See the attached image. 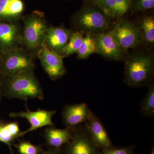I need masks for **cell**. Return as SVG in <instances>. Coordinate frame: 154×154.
I'll use <instances>...</instances> for the list:
<instances>
[{
  "mask_svg": "<svg viewBox=\"0 0 154 154\" xmlns=\"http://www.w3.org/2000/svg\"><path fill=\"white\" fill-rule=\"evenodd\" d=\"M154 69L152 54L143 52L134 53L125 61L124 82L133 88L148 86L152 82Z\"/></svg>",
  "mask_w": 154,
  "mask_h": 154,
  "instance_id": "obj_1",
  "label": "cell"
},
{
  "mask_svg": "<svg viewBox=\"0 0 154 154\" xmlns=\"http://www.w3.org/2000/svg\"><path fill=\"white\" fill-rule=\"evenodd\" d=\"M5 94L9 99L43 100L44 94L33 69L6 78Z\"/></svg>",
  "mask_w": 154,
  "mask_h": 154,
  "instance_id": "obj_2",
  "label": "cell"
},
{
  "mask_svg": "<svg viewBox=\"0 0 154 154\" xmlns=\"http://www.w3.org/2000/svg\"><path fill=\"white\" fill-rule=\"evenodd\" d=\"M72 22L77 31L96 35L107 31L111 19L97 6L85 5L73 15Z\"/></svg>",
  "mask_w": 154,
  "mask_h": 154,
  "instance_id": "obj_3",
  "label": "cell"
},
{
  "mask_svg": "<svg viewBox=\"0 0 154 154\" xmlns=\"http://www.w3.org/2000/svg\"><path fill=\"white\" fill-rule=\"evenodd\" d=\"M22 19V44L28 50L38 51L44 45L49 28L44 13L35 11Z\"/></svg>",
  "mask_w": 154,
  "mask_h": 154,
  "instance_id": "obj_4",
  "label": "cell"
},
{
  "mask_svg": "<svg viewBox=\"0 0 154 154\" xmlns=\"http://www.w3.org/2000/svg\"><path fill=\"white\" fill-rule=\"evenodd\" d=\"M33 67L32 55L22 48H15L2 53L0 74L3 76H14Z\"/></svg>",
  "mask_w": 154,
  "mask_h": 154,
  "instance_id": "obj_5",
  "label": "cell"
},
{
  "mask_svg": "<svg viewBox=\"0 0 154 154\" xmlns=\"http://www.w3.org/2000/svg\"><path fill=\"white\" fill-rule=\"evenodd\" d=\"M85 123L75 128L71 139L60 148V154H101Z\"/></svg>",
  "mask_w": 154,
  "mask_h": 154,
  "instance_id": "obj_6",
  "label": "cell"
},
{
  "mask_svg": "<svg viewBox=\"0 0 154 154\" xmlns=\"http://www.w3.org/2000/svg\"><path fill=\"white\" fill-rule=\"evenodd\" d=\"M112 30L125 54L129 50L136 48L141 44L140 35L136 26L128 20L122 18L119 19Z\"/></svg>",
  "mask_w": 154,
  "mask_h": 154,
  "instance_id": "obj_7",
  "label": "cell"
},
{
  "mask_svg": "<svg viewBox=\"0 0 154 154\" xmlns=\"http://www.w3.org/2000/svg\"><path fill=\"white\" fill-rule=\"evenodd\" d=\"M37 55L45 71L51 79L55 81L62 78L66 73L62 56L43 45Z\"/></svg>",
  "mask_w": 154,
  "mask_h": 154,
  "instance_id": "obj_8",
  "label": "cell"
},
{
  "mask_svg": "<svg viewBox=\"0 0 154 154\" xmlns=\"http://www.w3.org/2000/svg\"><path fill=\"white\" fill-rule=\"evenodd\" d=\"M55 110H48L38 109L31 111L28 108L26 111L19 112H11L10 116L11 118H22L27 119L30 124V127L25 131H21L20 136L22 137L26 134L46 126H54L52 117L55 113Z\"/></svg>",
  "mask_w": 154,
  "mask_h": 154,
  "instance_id": "obj_9",
  "label": "cell"
},
{
  "mask_svg": "<svg viewBox=\"0 0 154 154\" xmlns=\"http://www.w3.org/2000/svg\"><path fill=\"white\" fill-rule=\"evenodd\" d=\"M92 35L96 42V53L112 60H120L124 59V53L119 47L113 30Z\"/></svg>",
  "mask_w": 154,
  "mask_h": 154,
  "instance_id": "obj_10",
  "label": "cell"
},
{
  "mask_svg": "<svg viewBox=\"0 0 154 154\" xmlns=\"http://www.w3.org/2000/svg\"><path fill=\"white\" fill-rule=\"evenodd\" d=\"M22 44V28L16 22L0 20V51L6 52Z\"/></svg>",
  "mask_w": 154,
  "mask_h": 154,
  "instance_id": "obj_11",
  "label": "cell"
},
{
  "mask_svg": "<svg viewBox=\"0 0 154 154\" xmlns=\"http://www.w3.org/2000/svg\"><path fill=\"white\" fill-rule=\"evenodd\" d=\"M92 112L87 104L84 102L66 105L62 114L63 124L66 128L75 129L79 125L84 123Z\"/></svg>",
  "mask_w": 154,
  "mask_h": 154,
  "instance_id": "obj_12",
  "label": "cell"
},
{
  "mask_svg": "<svg viewBox=\"0 0 154 154\" xmlns=\"http://www.w3.org/2000/svg\"><path fill=\"white\" fill-rule=\"evenodd\" d=\"M94 142L100 149H110L114 146L101 120L93 112L85 122Z\"/></svg>",
  "mask_w": 154,
  "mask_h": 154,
  "instance_id": "obj_13",
  "label": "cell"
},
{
  "mask_svg": "<svg viewBox=\"0 0 154 154\" xmlns=\"http://www.w3.org/2000/svg\"><path fill=\"white\" fill-rule=\"evenodd\" d=\"M72 32L63 26H52L47 30L44 45L53 51L61 54Z\"/></svg>",
  "mask_w": 154,
  "mask_h": 154,
  "instance_id": "obj_14",
  "label": "cell"
},
{
  "mask_svg": "<svg viewBox=\"0 0 154 154\" xmlns=\"http://www.w3.org/2000/svg\"><path fill=\"white\" fill-rule=\"evenodd\" d=\"M132 0H96L92 3L110 19H119L128 12Z\"/></svg>",
  "mask_w": 154,
  "mask_h": 154,
  "instance_id": "obj_15",
  "label": "cell"
},
{
  "mask_svg": "<svg viewBox=\"0 0 154 154\" xmlns=\"http://www.w3.org/2000/svg\"><path fill=\"white\" fill-rule=\"evenodd\" d=\"M74 129H58L54 126H48L43 134L47 147L60 149L71 139Z\"/></svg>",
  "mask_w": 154,
  "mask_h": 154,
  "instance_id": "obj_16",
  "label": "cell"
},
{
  "mask_svg": "<svg viewBox=\"0 0 154 154\" xmlns=\"http://www.w3.org/2000/svg\"><path fill=\"white\" fill-rule=\"evenodd\" d=\"M21 131L17 122H0V142L8 146L11 153H13L12 146L16 140L21 137Z\"/></svg>",
  "mask_w": 154,
  "mask_h": 154,
  "instance_id": "obj_17",
  "label": "cell"
},
{
  "mask_svg": "<svg viewBox=\"0 0 154 154\" xmlns=\"http://www.w3.org/2000/svg\"><path fill=\"white\" fill-rule=\"evenodd\" d=\"M140 35L141 43L146 45H153L154 43V18L146 16L141 19L136 25Z\"/></svg>",
  "mask_w": 154,
  "mask_h": 154,
  "instance_id": "obj_18",
  "label": "cell"
},
{
  "mask_svg": "<svg viewBox=\"0 0 154 154\" xmlns=\"http://www.w3.org/2000/svg\"><path fill=\"white\" fill-rule=\"evenodd\" d=\"M24 4L22 0H10L1 21L16 22L22 19Z\"/></svg>",
  "mask_w": 154,
  "mask_h": 154,
  "instance_id": "obj_19",
  "label": "cell"
},
{
  "mask_svg": "<svg viewBox=\"0 0 154 154\" xmlns=\"http://www.w3.org/2000/svg\"><path fill=\"white\" fill-rule=\"evenodd\" d=\"M97 51L95 38L91 34L86 33L77 54L79 59H86Z\"/></svg>",
  "mask_w": 154,
  "mask_h": 154,
  "instance_id": "obj_20",
  "label": "cell"
},
{
  "mask_svg": "<svg viewBox=\"0 0 154 154\" xmlns=\"http://www.w3.org/2000/svg\"><path fill=\"white\" fill-rule=\"evenodd\" d=\"M85 34L81 31L72 32L68 42L61 54L63 57H69L74 54L77 53L82 42Z\"/></svg>",
  "mask_w": 154,
  "mask_h": 154,
  "instance_id": "obj_21",
  "label": "cell"
},
{
  "mask_svg": "<svg viewBox=\"0 0 154 154\" xmlns=\"http://www.w3.org/2000/svg\"><path fill=\"white\" fill-rule=\"evenodd\" d=\"M146 95L140 102V112L145 117H151L154 115V85L152 82L148 85Z\"/></svg>",
  "mask_w": 154,
  "mask_h": 154,
  "instance_id": "obj_22",
  "label": "cell"
},
{
  "mask_svg": "<svg viewBox=\"0 0 154 154\" xmlns=\"http://www.w3.org/2000/svg\"><path fill=\"white\" fill-rule=\"evenodd\" d=\"M20 154H41L43 149L40 145H35L29 141L20 140L16 145Z\"/></svg>",
  "mask_w": 154,
  "mask_h": 154,
  "instance_id": "obj_23",
  "label": "cell"
},
{
  "mask_svg": "<svg viewBox=\"0 0 154 154\" xmlns=\"http://www.w3.org/2000/svg\"><path fill=\"white\" fill-rule=\"evenodd\" d=\"M154 8V0H132L131 8L134 13L144 12Z\"/></svg>",
  "mask_w": 154,
  "mask_h": 154,
  "instance_id": "obj_24",
  "label": "cell"
},
{
  "mask_svg": "<svg viewBox=\"0 0 154 154\" xmlns=\"http://www.w3.org/2000/svg\"><path fill=\"white\" fill-rule=\"evenodd\" d=\"M101 154H135L134 146H127L121 147H116L101 150Z\"/></svg>",
  "mask_w": 154,
  "mask_h": 154,
  "instance_id": "obj_25",
  "label": "cell"
},
{
  "mask_svg": "<svg viewBox=\"0 0 154 154\" xmlns=\"http://www.w3.org/2000/svg\"><path fill=\"white\" fill-rule=\"evenodd\" d=\"M10 0H0V20H2L5 10Z\"/></svg>",
  "mask_w": 154,
  "mask_h": 154,
  "instance_id": "obj_26",
  "label": "cell"
},
{
  "mask_svg": "<svg viewBox=\"0 0 154 154\" xmlns=\"http://www.w3.org/2000/svg\"><path fill=\"white\" fill-rule=\"evenodd\" d=\"M41 154H60V149L47 147L45 150H43Z\"/></svg>",
  "mask_w": 154,
  "mask_h": 154,
  "instance_id": "obj_27",
  "label": "cell"
},
{
  "mask_svg": "<svg viewBox=\"0 0 154 154\" xmlns=\"http://www.w3.org/2000/svg\"><path fill=\"white\" fill-rule=\"evenodd\" d=\"M85 1H87V2H91L93 3L96 2V0H85Z\"/></svg>",
  "mask_w": 154,
  "mask_h": 154,
  "instance_id": "obj_28",
  "label": "cell"
},
{
  "mask_svg": "<svg viewBox=\"0 0 154 154\" xmlns=\"http://www.w3.org/2000/svg\"><path fill=\"white\" fill-rule=\"evenodd\" d=\"M150 154H154V148H153L152 149L151 152Z\"/></svg>",
  "mask_w": 154,
  "mask_h": 154,
  "instance_id": "obj_29",
  "label": "cell"
},
{
  "mask_svg": "<svg viewBox=\"0 0 154 154\" xmlns=\"http://www.w3.org/2000/svg\"><path fill=\"white\" fill-rule=\"evenodd\" d=\"M2 53L0 51V60H1V55H2Z\"/></svg>",
  "mask_w": 154,
  "mask_h": 154,
  "instance_id": "obj_30",
  "label": "cell"
},
{
  "mask_svg": "<svg viewBox=\"0 0 154 154\" xmlns=\"http://www.w3.org/2000/svg\"><path fill=\"white\" fill-rule=\"evenodd\" d=\"M11 154H14V153H11Z\"/></svg>",
  "mask_w": 154,
  "mask_h": 154,
  "instance_id": "obj_31",
  "label": "cell"
}]
</instances>
